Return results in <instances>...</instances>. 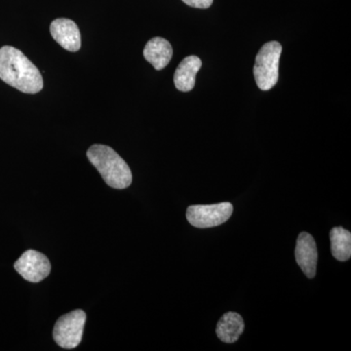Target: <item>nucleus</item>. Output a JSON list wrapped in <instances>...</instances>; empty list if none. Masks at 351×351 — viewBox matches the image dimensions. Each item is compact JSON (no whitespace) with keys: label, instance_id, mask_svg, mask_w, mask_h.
<instances>
[{"label":"nucleus","instance_id":"nucleus-1","mask_svg":"<svg viewBox=\"0 0 351 351\" xmlns=\"http://www.w3.org/2000/svg\"><path fill=\"white\" fill-rule=\"evenodd\" d=\"M0 80L23 93H38L43 88L39 69L12 46L0 48Z\"/></svg>","mask_w":351,"mask_h":351},{"label":"nucleus","instance_id":"nucleus-2","mask_svg":"<svg viewBox=\"0 0 351 351\" xmlns=\"http://www.w3.org/2000/svg\"><path fill=\"white\" fill-rule=\"evenodd\" d=\"M87 157L110 188L124 189L130 186V168L112 147L104 145H92L88 149Z\"/></svg>","mask_w":351,"mask_h":351},{"label":"nucleus","instance_id":"nucleus-3","mask_svg":"<svg viewBox=\"0 0 351 351\" xmlns=\"http://www.w3.org/2000/svg\"><path fill=\"white\" fill-rule=\"evenodd\" d=\"M282 45L277 41H269L263 45L256 57L254 76L262 91H269L278 82L279 60Z\"/></svg>","mask_w":351,"mask_h":351},{"label":"nucleus","instance_id":"nucleus-4","mask_svg":"<svg viewBox=\"0 0 351 351\" xmlns=\"http://www.w3.org/2000/svg\"><path fill=\"white\" fill-rule=\"evenodd\" d=\"M86 313L80 309L64 314L55 324L53 338L58 346L66 350L77 348L82 343Z\"/></svg>","mask_w":351,"mask_h":351},{"label":"nucleus","instance_id":"nucleus-5","mask_svg":"<svg viewBox=\"0 0 351 351\" xmlns=\"http://www.w3.org/2000/svg\"><path fill=\"white\" fill-rule=\"evenodd\" d=\"M233 206L230 202L212 205H191L186 210V219L197 228H209L223 225L232 217Z\"/></svg>","mask_w":351,"mask_h":351},{"label":"nucleus","instance_id":"nucleus-6","mask_svg":"<svg viewBox=\"0 0 351 351\" xmlns=\"http://www.w3.org/2000/svg\"><path fill=\"white\" fill-rule=\"evenodd\" d=\"M16 271L25 280L38 283L44 280L51 272V263L45 255L36 250H27L14 265Z\"/></svg>","mask_w":351,"mask_h":351},{"label":"nucleus","instance_id":"nucleus-7","mask_svg":"<svg viewBox=\"0 0 351 351\" xmlns=\"http://www.w3.org/2000/svg\"><path fill=\"white\" fill-rule=\"evenodd\" d=\"M295 257L298 265L308 278L315 277L318 252L313 235L308 232L300 233L295 244Z\"/></svg>","mask_w":351,"mask_h":351},{"label":"nucleus","instance_id":"nucleus-8","mask_svg":"<svg viewBox=\"0 0 351 351\" xmlns=\"http://www.w3.org/2000/svg\"><path fill=\"white\" fill-rule=\"evenodd\" d=\"M52 38L64 49L76 52L82 47V36L77 25L73 20L61 18L53 21L50 25Z\"/></svg>","mask_w":351,"mask_h":351},{"label":"nucleus","instance_id":"nucleus-9","mask_svg":"<svg viewBox=\"0 0 351 351\" xmlns=\"http://www.w3.org/2000/svg\"><path fill=\"white\" fill-rule=\"evenodd\" d=\"M144 57L156 71H161L168 66L172 59V45L165 38H152L145 45Z\"/></svg>","mask_w":351,"mask_h":351},{"label":"nucleus","instance_id":"nucleus-10","mask_svg":"<svg viewBox=\"0 0 351 351\" xmlns=\"http://www.w3.org/2000/svg\"><path fill=\"white\" fill-rule=\"evenodd\" d=\"M202 66V62L197 56L184 58L176 69L174 75L175 86L179 91L189 92L195 88L196 75Z\"/></svg>","mask_w":351,"mask_h":351},{"label":"nucleus","instance_id":"nucleus-11","mask_svg":"<svg viewBox=\"0 0 351 351\" xmlns=\"http://www.w3.org/2000/svg\"><path fill=\"white\" fill-rule=\"evenodd\" d=\"M245 324L243 318L239 313H230L223 314L217 325L216 332L218 338L223 343H233L239 341L243 334Z\"/></svg>","mask_w":351,"mask_h":351},{"label":"nucleus","instance_id":"nucleus-12","mask_svg":"<svg viewBox=\"0 0 351 351\" xmlns=\"http://www.w3.org/2000/svg\"><path fill=\"white\" fill-rule=\"evenodd\" d=\"M332 257L339 262H346L351 257V233L341 226L332 228L330 232Z\"/></svg>","mask_w":351,"mask_h":351},{"label":"nucleus","instance_id":"nucleus-13","mask_svg":"<svg viewBox=\"0 0 351 351\" xmlns=\"http://www.w3.org/2000/svg\"><path fill=\"white\" fill-rule=\"evenodd\" d=\"M186 5L193 8L207 9L213 3V0H182Z\"/></svg>","mask_w":351,"mask_h":351}]
</instances>
